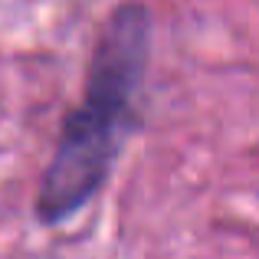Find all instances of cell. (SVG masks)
I'll use <instances>...</instances> for the list:
<instances>
[{
  "instance_id": "cell-1",
  "label": "cell",
  "mask_w": 259,
  "mask_h": 259,
  "mask_svg": "<svg viewBox=\"0 0 259 259\" xmlns=\"http://www.w3.org/2000/svg\"><path fill=\"white\" fill-rule=\"evenodd\" d=\"M151 56V13L141 0L118 4L99 26L85 69L82 102L63 118L50 164L43 167L33 217L63 227L108 184L128 135L138 125L141 82Z\"/></svg>"
}]
</instances>
